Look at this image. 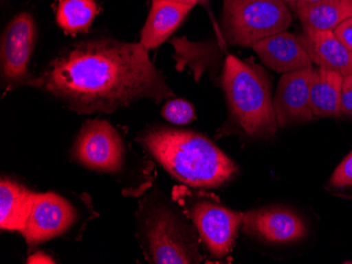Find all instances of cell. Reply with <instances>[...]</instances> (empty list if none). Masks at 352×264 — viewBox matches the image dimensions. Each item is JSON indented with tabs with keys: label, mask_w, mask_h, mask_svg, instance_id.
<instances>
[{
	"label": "cell",
	"mask_w": 352,
	"mask_h": 264,
	"mask_svg": "<svg viewBox=\"0 0 352 264\" xmlns=\"http://www.w3.org/2000/svg\"><path fill=\"white\" fill-rule=\"evenodd\" d=\"M27 84L82 114L111 113L142 98L161 102L174 97L142 43L112 39L73 45Z\"/></svg>",
	"instance_id": "1"
},
{
	"label": "cell",
	"mask_w": 352,
	"mask_h": 264,
	"mask_svg": "<svg viewBox=\"0 0 352 264\" xmlns=\"http://www.w3.org/2000/svg\"><path fill=\"white\" fill-rule=\"evenodd\" d=\"M140 143L174 178L193 188H219L237 171L226 154L195 132L156 128Z\"/></svg>",
	"instance_id": "2"
},
{
	"label": "cell",
	"mask_w": 352,
	"mask_h": 264,
	"mask_svg": "<svg viewBox=\"0 0 352 264\" xmlns=\"http://www.w3.org/2000/svg\"><path fill=\"white\" fill-rule=\"evenodd\" d=\"M223 88L235 123L247 136L269 139L278 132L271 80L266 71L233 55L225 62Z\"/></svg>",
	"instance_id": "3"
},
{
	"label": "cell",
	"mask_w": 352,
	"mask_h": 264,
	"mask_svg": "<svg viewBox=\"0 0 352 264\" xmlns=\"http://www.w3.org/2000/svg\"><path fill=\"white\" fill-rule=\"evenodd\" d=\"M292 23V13L283 0H228L223 5V34L231 45L251 48L284 32Z\"/></svg>",
	"instance_id": "4"
},
{
	"label": "cell",
	"mask_w": 352,
	"mask_h": 264,
	"mask_svg": "<svg viewBox=\"0 0 352 264\" xmlns=\"http://www.w3.org/2000/svg\"><path fill=\"white\" fill-rule=\"evenodd\" d=\"M150 261L158 264L199 263V248L183 224L168 211H157L147 228Z\"/></svg>",
	"instance_id": "5"
},
{
	"label": "cell",
	"mask_w": 352,
	"mask_h": 264,
	"mask_svg": "<svg viewBox=\"0 0 352 264\" xmlns=\"http://www.w3.org/2000/svg\"><path fill=\"white\" fill-rule=\"evenodd\" d=\"M73 156L89 169L100 172H118L124 165V143L118 132L108 121L90 120L77 136Z\"/></svg>",
	"instance_id": "6"
},
{
	"label": "cell",
	"mask_w": 352,
	"mask_h": 264,
	"mask_svg": "<svg viewBox=\"0 0 352 264\" xmlns=\"http://www.w3.org/2000/svg\"><path fill=\"white\" fill-rule=\"evenodd\" d=\"M77 219L74 206L54 194H34L23 234L30 248L66 232Z\"/></svg>",
	"instance_id": "7"
},
{
	"label": "cell",
	"mask_w": 352,
	"mask_h": 264,
	"mask_svg": "<svg viewBox=\"0 0 352 264\" xmlns=\"http://www.w3.org/2000/svg\"><path fill=\"white\" fill-rule=\"evenodd\" d=\"M244 215L209 201H199L189 211L206 248L215 258L226 257L232 251Z\"/></svg>",
	"instance_id": "8"
},
{
	"label": "cell",
	"mask_w": 352,
	"mask_h": 264,
	"mask_svg": "<svg viewBox=\"0 0 352 264\" xmlns=\"http://www.w3.org/2000/svg\"><path fill=\"white\" fill-rule=\"evenodd\" d=\"M35 38L36 25L29 13L19 14L6 27L1 40V69L8 84H19L27 78Z\"/></svg>",
	"instance_id": "9"
},
{
	"label": "cell",
	"mask_w": 352,
	"mask_h": 264,
	"mask_svg": "<svg viewBox=\"0 0 352 264\" xmlns=\"http://www.w3.org/2000/svg\"><path fill=\"white\" fill-rule=\"evenodd\" d=\"M243 228L247 235L270 243H290L307 235L304 220L296 213L280 206L246 213Z\"/></svg>",
	"instance_id": "10"
},
{
	"label": "cell",
	"mask_w": 352,
	"mask_h": 264,
	"mask_svg": "<svg viewBox=\"0 0 352 264\" xmlns=\"http://www.w3.org/2000/svg\"><path fill=\"white\" fill-rule=\"evenodd\" d=\"M314 68L285 73L278 82L274 106L278 128L311 121L314 118L310 104Z\"/></svg>",
	"instance_id": "11"
},
{
	"label": "cell",
	"mask_w": 352,
	"mask_h": 264,
	"mask_svg": "<svg viewBox=\"0 0 352 264\" xmlns=\"http://www.w3.org/2000/svg\"><path fill=\"white\" fill-rule=\"evenodd\" d=\"M251 48L265 66L278 73L285 74L312 67L300 35L284 31L258 41Z\"/></svg>",
	"instance_id": "12"
},
{
	"label": "cell",
	"mask_w": 352,
	"mask_h": 264,
	"mask_svg": "<svg viewBox=\"0 0 352 264\" xmlns=\"http://www.w3.org/2000/svg\"><path fill=\"white\" fill-rule=\"evenodd\" d=\"M302 43L318 68L334 71L344 77L352 75L351 53L338 39L333 29H304Z\"/></svg>",
	"instance_id": "13"
},
{
	"label": "cell",
	"mask_w": 352,
	"mask_h": 264,
	"mask_svg": "<svg viewBox=\"0 0 352 264\" xmlns=\"http://www.w3.org/2000/svg\"><path fill=\"white\" fill-rule=\"evenodd\" d=\"M192 8L181 3L153 0L140 43L148 51L163 45L182 25Z\"/></svg>",
	"instance_id": "14"
},
{
	"label": "cell",
	"mask_w": 352,
	"mask_h": 264,
	"mask_svg": "<svg viewBox=\"0 0 352 264\" xmlns=\"http://www.w3.org/2000/svg\"><path fill=\"white\" fill-rule=\"evenodd\" d=\"M344 76L334 71L314 69L310 104L314 117H340Z\"/></svg>",
	"instance_id": "15"
},
{
	"label": "cell",
	"mask_w": 352,
	"mask_h": 264,
	"mask_svg": "<svg viewBox=\"0 0 352 264\" xmlns=\"http://www.w3.org/2000/svg\"><path fill=\"white\" fill-rule=\"evenodd\" d=\"M34 193L11 179L0 182V228L23 232Z\"/></svg>",
	"instance_id": "16"
},
{
	"label": "cell",
	"mask_w": 352,
	"mask_h": 264,
	"mask_svg": "<svg viewBox=\"0 0 352 264\" xmlns=\"http://www.w3.org/2000/svg\"><path fill=\"white\" fill-rule=\"evenodd\" d=\"M294 11L304 29H333L346 19H352V0H321L298 5Z\"/></svg>",
	"instance_id": "17"
},
{
	"label": "cell",
	"mask_w": 352,
	"mask_h": 264,
	"mask_svg": "<svg viewBox=\"0 0 352 264\" xmlns=\"http://www.w3.org/2000/svg\"><path fill=\"white\" fill-rule=\"evenodd\" d=\"M98 13L95 0H59L56 21L65 32L75 34L88 29Z\"/></svg>",
	"instance_id": "18"
},
{
	"label": "cell",
	"mask_w": 352,
	"mask_h": 264,
	"mask_svg": "<svg viewBox=\"0 0 352 264\" xmlns=\"http://www.w3.org/2000/svg\"><path fill=\"white\" fill-rule=\"evenodd\" d=\"M162 115L168 121L177 125H184L195 119V108L184 99H173L164 106Z\"/></svg>",
	"instance_id": "19"
},
{
	"label": "cell",
	"mask_w": 352,
	"mask_h": 264,
	"mask_svg": "<svg viewBox=\"0 0 352 264\" xmlns=\"http://www.w3.org/2000/svg\"><path fill=\"white\" fill-rule=\"evenodd\" d=\"M329 184L336 189L352 187V152L334 169L333 174L330 177Z\"/></svg>",
	"instance_id": "20"
},
{
	"label": "cell",
	"mask_w": 352,
	"mask_h": 264,
	"mask_svg": "<svg viewBox=\"0 0 352 264\" xmlns=\"http://www.w3.org/2000/svg\"><path fill=\"white\" fill-rule=\"evenodd\" d=\"M342 115L352 117V75L344 77L341 98Z\"/></svg>",
	"instance_id": "21"
},
{
	"label": "cell",
	"mask_w": 352,
	"mask_h": 264,
	"mask_svg": "<svg viewBox=\"0 0 352 264\" xmlns=\"http://www.w3.org/2000/svg\"><path fill=\"white\" fill-rule=\"evenodd\" d=\"M333 33L340 41L352 53V19H346L334 27Z\"/></svg>",
	"instance_id": "22"
},
{
	"label": "cell",
	"mask_w": 352,
	"mask_h": 264,
	"mask_svg": "<svg viewBox=\"0 0 352 264\" xmlns=\"http://www.w3.org/2000/svg\"><path fill=\"white\" fill-rule=\"evenodd\" d=\"M28 263H55V261L45 253H36L30 256Z\"/></svg>",
	"instance_id": "23"
},
{
	"label": "cell",
	"mask_w": 352,
	"mask_h": 264,
	"mask_svg": "<svg viewBox=\"0 0 352 264\" xmlns=\"http://www.w3.org/2000/svg\"><path fill=\"white\" fill-rule=\"evenodd\" d=\"M286 5H290L292 9L296 10L298 5H311V3H318L321 0H283Z\"/></svg>",
	"instance_id": "24"
},
{
	"label": "cell",
	"mask_w": 352,
	"mask_h": 264,
	"mask_svg": "<svg viewBox=\"0 0 352 264\" xmlns=\"http://www.w3.org/2000/svg\"><path fill=\"white\" fill-rule=\"evenodd\" d=\"M163 1H169V3H181V5H197V3L201 0H163Z\"/></svg>",
	"instance_id": "25"
},
{
	"label": "cell",
	"mask_w": 352,
	"mask_h": 264,
	"mask_svg": "<svg viewBox=\"0 0 352 264\" xmlns=\"http://www.w3.org/2000/svg\"><path fill=\"white\" fill-rule=\"evenodd\" d=\"M225 1H228V0H225Z\"/></svg>",
	"instance_id": "26"
},
{
	"label": "cell",
	"mask_w": 352,
	"mask_h": 264,
	"mask_svg": "<svg viewBox=\"0 0 352 264\" xmlns=\"http://www.w3.org/2000/svg\"><path fill=\"white\" fill-rule=\"evenodd\" d=\"M351 57H352V53H351Z\"/></svg>",
	"instance_id": "27"
}]
</instances>
